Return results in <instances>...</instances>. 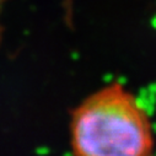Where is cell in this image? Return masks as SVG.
<instances>
[{"label":"cell","mask_w":156,"mask_h":156,"mask_svg":"<svg viewBox=\"0 0 156 156\" xmlns=\"http://www.w3.org/2000/svg\"><path fill=\"white\" fill-rule=\"evenodd\" d=\"M71 147L83 156H147L155 136L136 97L113 83L84 100L71 113Z\"/></svg>","instance_id":"1"},{"label":"cell","mask_w":156,"mask_h":156,"mask_svg":"<svg viewBox=\"0 0 156 156\" xmlns=\"http://www.w3.org/2000/svg\"><path fill=\"white\" fill-rule=\"evenodd\" d=\"M5 2H6V0H0V11H2V8H3ZM0 40H2V26H0Z\"/></svg>","instance_id":"2"}]
</instances>
